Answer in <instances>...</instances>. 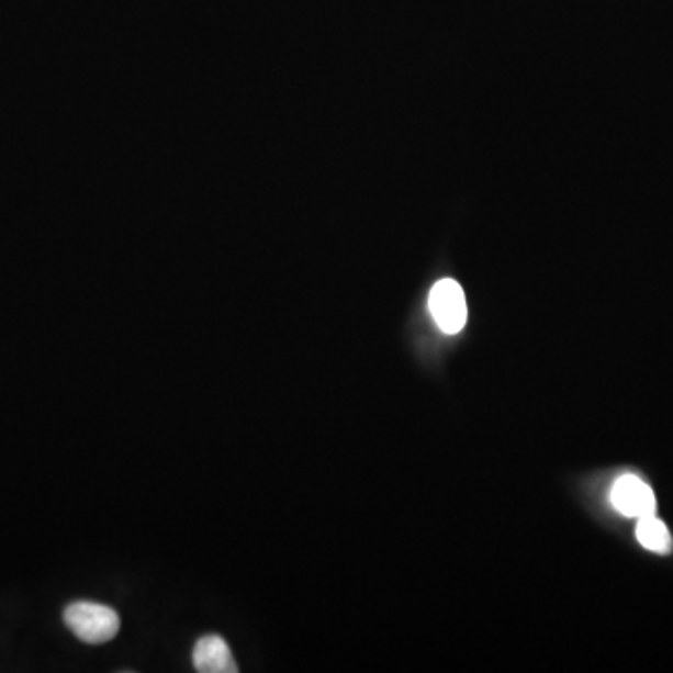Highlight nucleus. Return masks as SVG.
<instances>
[{"mask_svg": "<svg viewBox=\"0 0 673 673\" xmlns=\"http://www.w3.org/2000/svg\"><path fill=\"white\" fill-rule=\"evenodd\" d=\"M612 504L619 513L629 518L654 515L657 497L648 483L636 475H624L612 489Z\"/></svg>", "mask_w": 673, "mask_h": 673, "instance_id": "obj_3", "label": "nucleus"}, {"mask_svg": "<svg viewBox=\"0 0 673 673\" xmlns=\"http://www.w3.org/2000/svg\"><path fill=\"white\" fill-rule=\"evenodd\" d=\"M193 666L201 673H236L238 664L227 640L217 635L202 636L193 649Z\"/></svg>", "mask_w": 673, "mask_h": 673, "instance_id": "obj_4", "label": "nucleus"}, {"mask_svg": "<svg viewBox=\"0 0 673 673\" xmlns=\"http://www.w3.org/2000/svg\"><path fill=\"white\" fill-rule=\"evenodd\" d=\"M636 539L646 550H651L654 554L666 556L673 550V539L668 531L666 524L654 515L638 518Z\"/></svg>", "mask_w": 673, "mask_h": 673, "instance_id": "obj_5", "label": "nucleus"}, {"mask_svg": "<svg viewBox=\"0 0 673 673\" xmlns=\"http://www.w3.org/2000/svg\"><path fill=\"white\" fill-rule=\"evenodd\" d=\"M66 627L77 636L81 642L90 646L113 640L119 635L120 617L108 604L77 601L64 612Z\"/></svg>", "mask_w": 673, "mask_h": 673, "instance_id": "obj_1", "label": "nucleus"}, {"mask_svg": "<svg viewBox=\"0 0 673 673\" xmlns=\"http://www.w3.org/2000/svg\"><path fill=\"white\" fill-rule=\"evenodd\" d=\"M428 307L444 334L462 332L468 321L464 290L455 279H441L430 290Z\"/></svg>", "mask_w": 673, "mask_h": 673, "instance_id": "obj_2", "label": "nucleus"}]
</instances>
